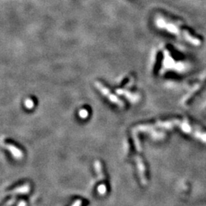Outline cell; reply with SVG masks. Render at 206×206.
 <instances>
[{"mask_svg":"<svg viewBox=\"0 0 206 206\" xmlns=\"http://www.w3.org/2000/svg\"><path fill=\"white\" fill-rule=\"evenodd\" d=\"M6 147L11 152V153H12V154L13 155L14 157L16 158V159H21V158L23 156V153H22V150H19L18 148H17L16 147H15V146L12 145V144H6Z\"/></svg>","mask_w":206,"mask_h":206,"instance_id":"6","label":"cell"},{"mask_svg":"<svg viewBox=\"0 0 206 206\" xmlns=\"http://www.w3.org/2000/svg\"><path fill=\"white\" fill-rule=\"evenodd\" d=\"M156 24H157L158 27H160V28H164V29L167 30V31H171L173 34H176V35L182 36V37L184 38L185 40H186L188 42L192 43L194 45H198V44L200 43V41L198 40L196 38L193 37L191 34H188V31H184L183 30L180 29V28L178 27V25H176L172 23H168L164 19H157L156 20Z\"/></svg>","mask_w":206,"mask_h":206,"instance_id":"1","label":"cell"},{"mask_svg":"<svg viewBox=\"0 0 206 206\" xmlns=\"http://www.w3.org/2000/svg\"><path fill=\"white\" fill-rule=\"evenodd\" d=\"M95 169H96V172H97V175L99 176L100 181H102V183L98 186V192L101 195V196H105L107 192V186H106L105 183V173L103 172V169H102V165L101 164V162L99 160H96L94 163Z\"/></svg>","mask_w":206,"mask_h":206,"instance_id":"2","label":"cell"},{"mask_svg":"<svg viewBox=\"0 0 206 206\" xmlns=\"http://www.w3.org/2000/svg\"><path fill=\"white\" fill-rule=\"evenodd\" d=\"M80 115L82 117V118H85V117H86V115H87V111L82 109V110H81L80 112Z\"/></svg>","mask_w":206,"mask_h":206,"instance_id":"8","label":"cell"},{"mask_svg":"<svg viewBox=\"0 0 206 206\" xmlns=\"http://www.w3.org/2000/svg\"><path fill=\"white\" fill-rule=\"evenodd\" d=\"M136 163H137V169H138L139 176H140V180L141 183L144 185H146L147 184V179L146 176V169L145 165H144L143 160L140 156H137L136 157Z\"/></svg>","mask_w":206,"mask_h":206,"instance_id":"4","label":"cell"},{"mask_svg":"<svg viewBox=\"0 0 206 206\" xmlns=\"http://www.w3.org/2000/svg\"><path fill=\"white\" fill-rule=\"evenodd\" d=\"M18 206H26V202H25V201L22 200V201H21V202H19V203H18Z\"/></svg>","mask_w":206,"mask_h":206,"instance_id":"11","label":"cell"},{"mask_svg":"<svg viewBox=\"0 0 206 206\" xmlns=\"http://www.w3.org/2000/svg\"><path fill=\"white\" fill-rule=\"evenodd\" d=\"M15 199H10V200L8 201V202H6V204H5V205H3V206H10L11 205H12V204L14 203V202H15Z\"/></svg>","mask_w":206,"mask_h":206,"instance_id":"10","label":"cell"},{"mask_svg":"<svg viewBox=\"0 0 206 206\" xmlns=\"http://www.w3.org/2000/svg\"><path fill=\"white\" fill-rule=\"evenodd\" d=\"M30 189H31V185H29V183H25L13 189L9 190L7 193L8 194H26L29 192Z\"/></svg>","mask_w":206,"mask_h":206,"instance_id":"5","label":"cell"},{"mask_svg":"<svg viewBox=\"0 0 206 206\" xmlns=\"http://www.w3.org/2000/svg\"><path fill=\"white\" fill-rule=\"evenodd\" d=\"M25 105H26V106L28 108H31L33 106V102L31 100V99H28V100H26V102H25Z\"/></svg>","mask_w":206,"mask_h":206,"instance_id":"9","label":"cell"},{"mask_svg":"<svg viewBox=\"0 0 206 206\" xmlns=\"http://www.w3.org/2000/svg\"><path fill=\"white\" fill-rule=\"evenodd\" d=\"M96 86L97 87V89H99V91H100L103 95H105L106 97L109 98V99L111 101V102L115 103V104H117L119 107L121 108L124 107V105H125L124 102L120 101L119 99H118L116 96H114L113 94H112V93L109 92V90L105 86L102 85L100 82H96Z\"/></svg>","mask_w":206,"mask_h":206,"instance_id":"3","label":"cell"},{"mask_svg":"<svg viewBox=\"0 0 206 206\" xmlns=\"http://www.w3.org/2000/svg\"><path fill=\"white\" fill-rule=\"evenodd\" d=\"M82 201L81 199H77L72 204L71 206H82Z\"/></svg>","mask_w":206,"mask_h":206,"instance_id":"7","label":"cell"}]
</instances>
